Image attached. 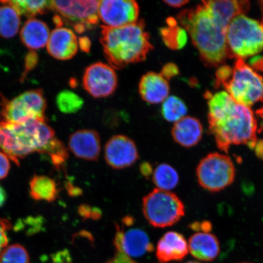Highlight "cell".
<instances>
[{
	"mask_svg": "<svg viewBox=\"0 0 263 263\" xmlns=\"http://www.w3.org/2000/svg\"><path fill=\"white\" fill-rule=\"evenodd\" d=\"M177 18L182 27L189 33L201 60L206 66L218 67L229 58L228 26L213 15L205 1L195 8L180 12Z\"/></svg>",
	"mask_w": 263,
	"mask_h": 263,
	"instance_id": "cell-1",
	"label": "cell"
},
{
	"mask_svg": "<svg viewBox=\"0 0 263 263\" xmlns=\"http://www.w3.org/2000/svg\"><path fill=\"white\" fill-rule=\"evenodd\" d=\"M143 20L120 28L101 26L100 41L105 57L114 69L143 62L153 49Z\"/></svg>",
	"mask_w": 263,
	"mask_h": 263,
	"instance_id": "cell-2",
	"label": "cell"
},
{
	"mask_svg": "<svg viewBox=\"0 0 263 263\" xmlns=\"http://www.w3.org/2000/svg\"><path fill=\"white\" fill-rule=\"evenodd\" d=\"M45 119H33L18 123L0 121V149L17 165L19 160L33 153H44L55 138Z\"/></svg>",
	"mask_w": 263,
	"mask_h": 263,
	"instance_id": "cell-3",
	"label": "cell"
},
{
	"mask_svg": "<svg viewBox=\"0 0 263 263\" xmlns=\"http://www.w3.org/2000/svg\"><path fill=\"white\" fill-rule=\"evenodd\" d=\"M209 130L219 149L228 153L230 146L246 144L253 149L257 137L258 124L249 107L235 103L218 116L209 118Z\"/></svg>",
	"mask_w": 263,
	"mask_h": 263,
	"instance_id": "cell-4",
	"label": "cell"
},
{
	"mask_svg": "<svg viewBox=\"0 0 263 263\" xmlns=\"http://www.w3.org/2000/svg\"><path fill=\"white\" fill-rule=\"evenodd\" d=\"M230 58L245 59L263 50V18L261 22L245 15L235 16L227 29Z\"/></svg>",
	"mask_w": 263,
	"mask_h": 263,
	"instance_id": "cell-5",
	"label": "cell"
},
{
	"mask_svg": "<svg viewBox=\"0 0 263 263\" xmlns=\"http://www.w3.org/2000/svg\"><path fill=\"white\" fill-rule=\"evenodd\" d=\"M185 206L176 194L155 189L143 197V212L151 226L157 228L172 226L185 215Z\"/></svg>",
	"mask_w": 263,
	"mask_h": 263,
	"instance_id": "cell-6",
	"label": "cell"
},
{
	"mask_svg": "<svg viewBox=\"0 0 263 263\" xmlns=\"http://www.w3.org/2000/svg\"><path fill=\"white\" fill-rule=\"evenodd\" d=\"M232 70L231 77L223 85L233 100L249 107L258 102H263L261 76L241 59H236Z\"/></svg>",
	"mask_w": 263,
	"mask_h": 263,
	"instance_id": "cell-7",
	"label": "cell"
},
{
	"mask_svg": "<svg viewBox=\"0 0 263 263\" xmlns=\"http://www.w3.org/2000/svg\"><path fill=\"white\" fill-rule=\"evenodd\" d=\"M196 176L200 186L210 192L216 193L232 185L235 179L236 170L229 157L214 153L200 161Z\"/></svg>",
	"mask_w": 263,
	"mask_h": 263,
	"instance_id": "cell-8",
	"label": "cell"
},
{
	"mask_svg": "<svg viewBox=\"0 0 263 263\" xmlns=\"http://www.w3.org/2000/svg\"><path fill=\"white\" fill-rule=\"evenodd\" d=\"M47 100L42 89L24 92L10 101H5L0 112V121L18 123L33 119H45Z\"/></svg>",
	"mask_w": 263,
	"mask_h": 263,
	"instance_id": "cell-9",
	"label": "cell"
},
{
	"mask_svg": "<svg viewBox=\"0 0 263 263\" xmlns=\"http://www.w3.org/2000/svg\"><path fill=\"white\" fill-rule=\"evenodd\" d=\"M99 2L51 1V10L61 15L68 24L71 25L76 32L82 34L98 24Z\"/></svg>",
	"mask_w": 263,
	"mask_h": 263,
	"instance_id": "cell-10",
	"label": "cell"
},
{
	"mask_svg": "<svg viewBox=\"0 0 263 263\" xmlns=\"http://www.w3.org/2000/svg\"><path fill=\"white\" fill-rule=\"evenodd\" d=\"M140 7L134 0H103L99 2L98 17L103 26L120 28L139 21Z\"/></svg>",
	"mask_w": 263,
	"mask_h": 263,
	"instance_id": "cell-11",
	"label": "cell"
},
{
	"mask_svg": "<svg viewBox=\"0 0 263 263\" xmlns=\"http://www.w3.org/2000/svg\"><path fill=\"white\" fill-rule=\"evenodd\" d=\"M82 84L91 97L95 98L109 97L118 87L116 71L109 64L96 62L85 69Z\"/></svg>",
	"mask_w": 263,
	"mask_h": 263,
	"instance_id": "cell-12",
	"label": "cell"
},
{
	"mask_svg": "<svg viewBox=\"0 0 263 263\" xmlns=\"http://www.w3.org/2000/svg\"><path fill=\"white\" fill-rule=\"evenodd\" d=\"M104 157L108 165L114 170L129 167L139 159L134 141L123 135L111 137L105 145Z\"/></svg>",
	"mask_w": 263,
	"mask_h": 263,
	"instance_id": "cell-13",
	"label": "cell"
},
{
	"mask_svg": "<svg viewBox=\"0 0 263 263\" xmlns=\"http://www.w3.org/2000/svg\"><path fill=\"white\" fill-rule=\"evenodd\" d=\"M117 233L114 244L118 252L123 253L129 257H140L146 253L153 252L154 245L147 233L140 229L125 230L116 226Z\"/></svg>",
	"mask_w": 263,
	"mask_h": 263,
	"instance_id": "cell-14",
	"label": "cell"
},
{
	"mask_svg": "<svg viewBox=\"0 0 263 263\" xmlns=\"http://www.w3.org/2000/svg\"><path fill=\"white\" fill-rule=\"evenodd\" d=\"M69 149L79 159L97 161L101 153V139L97 131L82 129L71 135Z\"/></svg>",
	"mask_w": 263,
	"mask_h": 263,
	"instance_id": "cell-15",
	"label": "cell"
},
{
	"mask_svg": "<svg viewBox=\"0 0 263 263\" xmlns=\"http://www.w3.org/2000/svg\"><path fill=\"white\" fill-rule=\"evenodd\" d=\"M47 47L52 58L61 61L70 60L77 54L78 39L71 29L57 28L51 33Z\"/></svg>",
	"mask_w": 263,
	"mask_h": 263,
	"instance_id": "cell-16",
	"label": "cell"
},
{
	"mask_svg": "<svg viewBox=\"0 0 263 263\" xmlns=\"http://www.w3.org/2000/svg\"><path fill=\"white\" fill-rule=\"evenodd\" d=\"M189 251V244L182 234L168 232L158 242L156 256L159 263H167L182 260Z\"/></svg>",
	"mask_w": 263,
	"mask_h": 263,
	"instance_id": "cell-17",
	"label": "cell"
},
{
	"mask_svg": "<svg viewBox=\"0 0 263 263\" xmlns=\"http://www.w3.org/2000/svg\"><path fill=\"white\" fill-rule=\"evenodd\" d=\"M170 91L169 81L160 73L148 72L140 79L139 94L141 99L148 104L163 103L169 97Z\"/></svg>",
	"mask_w": 263,
	"mask_h": 263,
	"instance_id": "cell-18",
	"label": "cell"
},
{
	"mask_svg": "<svg viewBox=\"0 0 263 263\" xmlns=\"http://www.w3.org/2000/svg\"><path fill=\"white\" fill-rule=\"evenodd\" d=\"M203 127L197 118L185 117L174 123L172 134L174 141L181 146H195L202 139Z\"/></svg>",
	"mask_w": 263,
	"mask_h": 263,
	"instance_id": "cell-19",
	"label": "cell"
},
{
	"mask_svg": "<svg viewBox=\"0 0 263 263\" xmlns=\"http://www.w3.org/2000/svg\"><path fill=\"white\" fill-rule=\"evenodd\" d=\"M189 249L191 254L199 260L212 261L220 252L219 240L212 233L197 232L191 236Z\"/></svg>",
	"mask_w": 263,
	"mask_h": 263,
	"instance_id": "cell-20",
	"label": "cell"
},
{
	"mask_svg": "<svg viewBox=\"0 0 263 263\" xmlns=\"http://www.w3.org/2000/svg\"><path fill=\"white\" fill-rule=\"evenodd\" d=\"M49 36L48 26L36 18H29L25 23L21 31V41L31 51L44 48L47 45Z\"/></svg>",
	"mask_w": 263,
	"mask_h": 263,
	"instance_id": "cell-21",
	"label": "cell"
},
{
	"mask_svg": "<svg viewBox=\"0 0 263 263\" xmlns=\"http://www.w3.org/2000/svg\"><path fill=\"white\" fill-rule=\"evenodd\" d=\"M212 14L228 26L235 16L245 15L250 8L248 1H205Z\"/></svg>",
	"mask_w": 263,
	"mask_h": 263,
	"instance_id": "cell-22",
	"label": "cell"
},
{
	"mask_svg": "<svg viewBox=\"0 0 263 263\" xmlns=\"http://www.w3.org/2000/svg\"><path fill=\"white\" fill-rule=\"evenodd\" d=\"M29 193L33 199L53 202L58 195L55 181L45 176H34L29 183Z\"/></svg>",
	"mask_w": 263,
	"mask_h": 263,
	"instance_id": "cell-23",
	"label": "cell"
},
{
	"mask_svg": "<svg viewBox=\"0 0 263 263\" xmlns=\"http://www.w3.org/2000/svg\"><path fill=\"white\" fill-rule=\"evenodd\" d=\"M0 6V37L10 39L18 32L21 20L16 9L6 1H2Z\"/></svg>",
	"mask_w": 263,
	"mask_h": 263,
	"instance_id": "cell-24",
	"label": "cell"
},
{
	"mask_svg": "<svg viewBox=\"0 0 263 263\" xmlns=\"http://www.w3.org/2000/svg\"><path fill=\"white\" fill-rule=\"evenodd\" d=\"M166 23L167 26L160 30L164 45L173 50L182 49L188 41L185 29L179 26L176 20L173 17L167 18Z\"/></svg>",
	"mask_w": 263,
	"mask_h": 263,
	"instance_id": "cell-25",
	"label": "cell"
},
{
	"mask_svg": "<svg viewBox=\"0 0 263 263\" xmlns=\"http://www.w3.org/2000/svg\"><path fill=\"white\" fill-rule=\"evenodd\" d=\"M153 181L157 189L167 191L176 188L179 177L177 171L168 164H159L153 174Z\"/></svg>",
	"mask_w": 263,
	"mask_h": 263,
	"instance_id": "cell-26",
	"label": "cell"
},
{
	"mask_svg": "<svg viewBox=\"0 0 263 263\" xmlns=\"http://www.w3.org/2000/svg\"><path fill=\"white\" fill-rule=\"evenodd\" d=\"M188 112V108L184 101L176 96H169L163 102L161 115L167 122L176 123Z\"/></svg>",
	"mask_w": 263,
	"mask_h": 263,
	"instance_id": "cell-27",
	"label": "cell"
},
{
	"mask_svg": "<svg viewBox=\"0 0 263 263\" xmlns=\"http://www.w3.org/2000/svg\"><path fill=\"white\" fill-rule=\"evenodd\" d=\"M14 7L20 15H25L32 18L37 15L46 14L51 10V1H6Z\"/></svg>",
	"mask_w": 263,
	"mask_h": 263,
	"instance_id": "cell-28",
	"label": "cell"
},
{
	"mask_svg": "<svg viewBox=\"0 0 263 263\" xmlns=\"http://www.w3.org/2000/svg\"><path fill=\"white\" fill-rule=\"evenodd\" d=\"M57 106L61 112L75 114L84 106V100L78 95L70 90H63L57 97Z\"/></svg>",
	"mask_w": 263,
	"mask_h": 263,
	"instance_id": "cell-29",
	"label": "cell"
},
{
	"mask_svg": "<svg viewBox=\"0 0 263 263\" xmlns=\"http://www.w3.org/2000/svg\"><path fill=\"white\" fill-rule=\"evenodd\" d=\"M27 251L21 245H12L3 250L0 254V263H29Z\"/></svg>",
	"mask_w": 263,
	"mask_h": 263,
	"instance_id": "cell-30",
	"label": "cell"
},
{
	"mask_svg": "<svg viewBox=\"0 0 263 263\" xmlns=\"http://www.w3.org/2000/svg\"><path fill=\"white\" fill-rule=\"evenodd\" d=\"M43 153H47L51 156L55 166H62L67 159L68 154L67 148L63 143L57 138H54L48 144Z\"/></svg>",
	"mask_w": 263,
	"mask_h": 263,
	"instance_id": "cell-31",
	"label": "cell"
},
{
	"mask_svg": "<svg viewBox=\"0 0 263 263\" xmlns=\"http://www.w3.org/2000/svg\"><path fill=\"white\" fill-rule=\"evenodd\" d=\"M78 212L85 219L98 220L102 216V212L100 209L88 205H81L79 207Z\"/></svg>",
	"mask_w": 263,
	"mask_h": 263,
	"instance_id": "cell-32",
	"label": "cell"
},
{
	"mask_svg": "<svg viewBox=\"0 0 263 263\" xmlns=\"http://www.w3.org/2000/svg\"><path fill=\"white\" fill-rule=\"evenodd\" d=\"M39 62V57L34 51H31L26 55L25 58V68L24 73L21 77V81H24L29 72L31 71L37 66Z\"/></svg>",
	"mask_w": 263,
	"mask_h": 263,
	"instance_id": "cell-33",
	"label": "cell"
},
{
	"mask_svg": "<svg viewBox=\"0 0 263 263\" xmlns=\"http://www.w3.org/2000/svg\"><path fill=\"white\" fill-rule=\"evenodd\" d=\"M11 228V223L7 219H0V254L8 246L7 232Z\"/></svg>",
	"mask_w": 263,
	"mask_h": 263,
	"instance_id": "cell-34",
	"label": "cell"
},
{
	"mask_svg": "<svg viewBox=\"0 0 263 263\" xmlns=\"http://www.w3.org/2000/svg\"><path fill=\"white\" fill-rule=\"evenodd\" d=\"M232 68L227 65H222L218 68L216 73V86L223 85L228 82L232 74Z\"/></svg>",
	"mask_w": 263,
	"mask_h": 263,
	"instance_id": "cell-35",
	"label": "cell"
},
{
	"mask_svg": "<svg viewBox=\"0 0 263 263\" xmlns=\"http://www.w3.org/2000/svg\"><path fill=\"white\" fill-rule=\"evenodd\" d=\"M160 74L167 81H169L179 74V69L176 64L170 62V63H167L163 66Z\"/></svg>",
	"mask_w": 263,
	"mask_h": 263,
	"instance_id": "cell-36",
	"label": "cell"
},
{
	"mask_svg": "<svg viewBox=\"0 0 263 263\" xmlns=\"http://www.w3.org/2000/svg\"><path fill=\"white\" fill-rule=\"evenodd\" d=\"M10 167L9 157L0 151V180L5 179L8 175Z\"/></svg>",
	"mask_w": 263,
	"mask_h": 263,
	"instance_id": "cell-37",
	"label": "cell"
},
{
	"mask_svg": "<svg viewBox=\"0 0 263 263\" xmlns=\"http://www.w3.org/2000/svg\"><path fill=\"white\" fill-rule=\"evenodd\" d=\"M190 228L198 232L210 233L212 229V224L209 221H197L192 223Z\"/></svg>",
	"mask_w": 263,
	"mask_h": 263,
	"instance_id": "cell-38",
	"label": "cell"
},
{
	"mask_svg": "<svg viewBox=\"0 0 263 263\" xmlns=\"http://www.w3.org/2000/svg\"><path fill=\"white\" fill-rule=\"evenodd\" d=\"M54 263H71V259L67 250L55 254L52 256Z\"/></svg>",
	"mask_w": 263,
	"mask_h": 263,
	"instance_id": "cell-39",
	"label": "cell"
},
{
	"mask_svg": "<svg viewBox=\"0 0 263 263\" xmlns=\"http://www.w3.org/2000/svg\"><path fill=\"white\" fill-rule=\"evenodd\" d=\"M106 263H137L123 253L118 252L113 258Z\"/></svg>",
	"mask_w": 263,
	"mask_h": 263,
	"instance_id": "cell-40",
	"label": "cell"
},
{
	"mask_svg": "<svg viewBox=\"0 0 263 263\" xmlns=\"http://www.w3.org/2000/svg\"><path fill=\"white\" fill-rule=\"evenodd\" d=\"M78 45L79 48H80L82 51L85 52H88L90 50L91 48V42L90 39L87 37H81L78 39Z\"/></svg>",
	"mask_w": 263,
	"mask_h": 263,
	"instance_id": "cell-41",
	"label": "cell"
},
{
	"mask_svg": "<svg viewBox=\"0 0 263 263\" xmlns=\"http://www.w3.org/2000/svg\"><path fill=\"white\" fill-rule=\"evenodd\" d=\"M140 172L144 177L146 179H149L151 175H153V172L152 166L151 164L148 162H144L141 164Z\"/></svg>",
	"mask_w": 263,
	"mask_h": 263,
	"instance_id": "cell-42",
	"label": "cell"
},
{
	"mask_svg": "<svg viewBox=\"0 0 263 263\" xmlns=\"http://www.w3.org/2000/svg\"><path fill=\"white\" fill-rule=\"evenodd\" d=\"M255 155L263 161V139L257 140L254 147Z\"/></svg>",
	"mask_w": 263,
	"mask_h": 263,
	"instance_id": "cell-43",
	"label": "cell"
},
{
	"mask_svg": "<svg viewBox=\"0 0 263 263\" xmlns=\"http://www.w3.org/2000/svg\"><path fill=\"white\" fill-rule=\"evenodd\" d=\"M253 68L263 72V57H256L251 59L250 62Z\"/></svg>",
	"mask_w": 263,
	"mask_h": 263,
	"instance_id": "cell-44",
	"label": "cell"
},
{
	"mask_svg": "<svg viewBox=\"0 0 263 263\" xmlns=\"http://www.w3.org/2000/svg\"><path fill=\"white\" fill-rule=\"evenodd\" d=\"M164 3L171 7L178 8L182 7L183 6L189 3V1L188 0H174V1L173 0H166V1H164Z\"/></svg>",
	"mask_w": 263,
	"mask_h": 263,
	"instance_id": "cell-45",
	"label": "cell"
},
{
	"mask_svg": "<svg viewBox=\"0 0 263 263\" xmlns=\"http://www.w3.org/2000/svg\"><path fill=\"white\" fill-rule=\"evenodd\" d=\"M6 200V193L4 189L0 185V207L5 204Z\"/></svg>",
	"mask_w": 263,
	"mask_h": 263,
	"instance_id": "cell-46",
	"label": "cell"
},
{
	"mask_svg": "<svg viewBox=\"0 0 263 263\" xmlns=\"http://www.w3.org/2000/svg\"><path fill=\"white\" fill-rule=\"evenodd\" d=\"M53 22L57 28H61L64 25L63 20L62 19L61 16L59 15H55L53 18Z\"/></svg>",
	"mask_w": 263,
	"mask_h": 263,
	"instance_id": "cell-47",
	"label": "cell"
},
{
	"mask_svg": "<svg viewBox=\"0 0 263 263\" xmlns=\"http://www.w3.org/2000/svg\"><path fill=\"white\" fill-rule=\"evenodd\" d=\"M256 114L259 115V117L263 118V107L259 108L257 111H256Z\"/></svg>",
	"mask_w": 263,
	"mask_h": 263,
	"instance_id": "cell-48",
	"label": "cell"
},
{
	"mask_svg": "<svg viewBox=\"0 0 263 263\" xmlns=\"http://www.w3.org/2000/svg\"><path fill=\"white\" fill-rule=\"evenodd\" d=\"M259 5H260V7L263 12V1L259 2Z\"/></svg>",
	"mask_w": 263,
	"mask_h": 263,
	"instance_id": "cell-49",
	"label": "cell"
},
{
	"mask_svg": "<svg viewBox=\"0 0 263 263\" xmlns=\"http://www.w3.org/2000/svg\"><path fill=\"white\" fill-rule=\"evenodd\" d=\"M186 263H200V262L195 261H190L186 262Z\"/></svg>",
	"mask_w": 263,
	"mask_h": 263,
	"instance_id": "cell-50",
	"label": "cell"
},
{
	"mask_svg": "<svg viewBox=\"0 0 263 263\" xmlns=\"http://www.w3.org/2000/svg\"><path fill=\"white\" fill-rule=\"evenodd\" d=\"M241 263H251V262H241Z\"/></svg>",
	"mask_w": 263,
	"mask_h": 263,
	"instance_id": "cell-51",
	"label": "cell"
}]
</instances>
